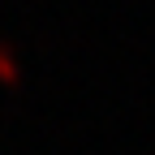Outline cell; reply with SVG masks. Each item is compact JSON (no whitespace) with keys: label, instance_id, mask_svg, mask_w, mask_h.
I'll use <instances>...</instances> for the list:
<instances>
[{"label":"cell","instance_id":"6da1fadb","mask_svg":"<svg viewBox=\"0 0 155 155\" xmlns=\"http://www.w3.org/2000/svg\"><path fill=\"white\" fill-rule=\"evenodd\" d=\"M0 78H5V82H13L17 78V69H13V56H9V48L0 43Z\"/></svg>","mask_w":155,"mask_h":155}]
</instances>
